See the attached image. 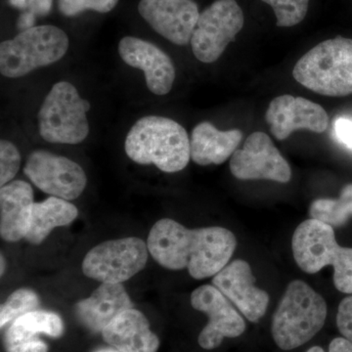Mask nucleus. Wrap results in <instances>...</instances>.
<instances>
[{
	"mask_svg": "<svg viewBox=\"0 0 352 352\" xmlns=\"http://www.w3.org/2000/svg\"><path fill=\"white\" fill-rule=\"evenodd\" d=\"M311 219L332 227L344 226L352 215V184L346 185L339 199H318L309 208Z\"/></svg>",
	"mask_w": 352,
	"mask_h": 352,
	"instance_id": "5701e85b",
	"label": "nucleus"
},
{
	"mask_svg": "<svg viewBox=\"0 0 352 352\" xmlns=\"http://www.w3.org/2000/svg\"><path fill=\"white\" fill-rule=\"evenodd\" d=\"M256 278L247 261L237 259L227 264L214 275L212 285L231 300L251 322H258L265 314L270 296L254 286Z\"/></svg>",
	"mask_w": 352,
	"mask_h": 352,
	"instance_id": "2eb2a0df",
	"label": "nucleus"
},
{
	"mask_svg": "<svg viewBox=\"0 0 352 352\" xmlns=\"http://www.w3.org/2000/svg\"><path fill=\"white\" fill-rule=\"evenodd\" d=\"M272 7L276 16L277 25L294 27L305 19L310 0H261Z\"/></svg>",
	"mask_w": 352,
	"mask_h": 352,
	"instance_id": "393cba45",
	"label": "nucleus"
},
{
	"mask_svg": "<svg viewBox=\"0 0 352 352\" xmlns=\"http://www.w3.org/2000/svg\"><path fill=\"white\" fill-rule=\"evenodd\" d=\"M127 157L139 164H154L164 173L186 168L191 157L190 139L184 127L159 116L138 120L127 133Z\"/></svg>",
	"mask_w": 352,
	"mask_h": 352,
	"instance_id": "f03ea898",
	"label": "nucleus"
},
{
	"mask_svg": "<svg viewBox=\"0 0 352 352\" xmlns=\"http://www.w3.org/2000/svg\"><path fill=\"white\" fill-rule=\"evenodd\" d=\"M119 53L124 63L144 73L146 85L152 94L162 96L170 91L175 67L170 57L155 44L126 36L120 41Z\"/></svg>",
	"mask_w": 352,
	"mask_h": 352,
	"instance_id": "dca6fc26",
	"label": "nucleus"
},
{
	"mask_svg": "<svg viewBox=\"0 0 352 352\" xmlns=\"http://www.w3.org/2000/svg\"><path fill=\"white\" fill-rule=\"evenodd\" d=\"M293 76L315 94H352V38L339 36L317 44L296 62Z\"/></svg>",
	"mask_w": 352,
	"mask_h": 352,
	"instance_id": "20e7f679",
	"label": "nucleus"
},
{
	"mask_svg": "<svg viewBox=\"0 0 352 352\" xmlns=\"http://www.w3.org/2000/svg\"><path fill=\"white\" fill-rule=\"evenodd\" d=\"M90 108L89 102L80 98L75 85L55 83L38 113L39 134L50 143H82L89 133L87 113Z\"/></svg>",
	"mask_w": 352,
	"mask_h": 352,
	"instance_id": "0eeeda50",
	"label": "nucleus"
},
{
	"mask_svg": "<svg viewBox=\"0 0 352 352\" xmlns=\"http://www.w3.org/2000/svg\"><path fill=\"white\" fill-rule=\"evenodd\" d=\"M242 138L239 129L222 131L210 122H201L190 139L192 160L200 166L223 164L235 153Z\"/></svg>",
	"mask_w": 352,
	"mask_h": 352,
	"instance_id": "412c9836",
	"label": "nucleus"
},
{
	"mask_svg": "<svg viewBox=\"0 0 352 352\" xmlns=\"http://www.w3.org/2000/svg\"><path fill=\"white\" fill-rule=\"evenodd\" d=\"M78 215V208L75 205L57 197L51 196L46 200L34 203L25 239L32 245L41 244L53 229L69 226Z\"/></svg>",
	"mask_w": 352,
	"mask_h": 352,
	"instance_id": "4be33fe9",
	"label": "nucleus"
},
{
	"mask_svg": "<svg viewBox=\"0 0 352 352\" xmlns=\"http://www.w3.org/2000/svg\"><path fill=\"white\" fill-rule=\"evenodd\" d=\"M265 120L278 140H285L298 129L322 133L329 124L328 113L322 106L289 94L278 96L270 102Z\"/></svg>",
	"mask_w": 352,
	"mask_h": 352,
	"instance_id": "4468645a",
	"label": "nucleus"
},
{
	"mask_svg": "<svg viewBox=\"0 0 352 352\" xmlns=\"http://www.w3.org/2000/svg\"><path fill=\"white\" fill-rule=\"evenodd\" d=\"M9 3L21 12L32 13L38 18L50 13L53 0H9Z\"/></svg>",
	"mask_w": 352,
	"mask_h": 352,
	"instance_id": "cd10ccee",
	"label": "nucleus"
},
{
	"mask_svg": "<svg viewBox=\"0 0 352 352\" xmlns=\"http://www.w3.org/2000/svg\"><path fill=\"white\" fill-rule=\"evenodd\" d=\"M230 170L241 180L287 183L292 177L288 162L278 151L270 136L261 131L252 133L242 149L236 150L230 161Z\"/></svg>",
	"mask_w": 352,
	"mask_h": 352,
	"instance_id": "9b49d317",
	"label": "nucleus"
},
{
	"mask_svg": "<svg viewBox=\"0 0 352 352\" xmlns=\"http://www.w3.org/2000/svg\"><path fill=\"white\" fill-rule=\"evenodd\" d=\"M148 250L160 265L187 268L197 280L214 276L232 258L237 240L223 227L188 229L170 219L159 220L150 230Z\"/></svg>",
	"mask_w": 352,
	"mask_h": 352,
	"instance_id": "f257e3e1",
	"label": "nucleus"
},
{
	"mask_svg": "<svg viewBox=\"0 0 352 352\" xmlns=\"http://www.w3.org/2000/svg\"><path fill=\"white\" fill-rule=\"evenodd\" d=\"M0 261H1V276L2 275H3V273H4V270H6V261H4V258H3V256H2L1 254V259H0Z\"/></svg>",
	"mask_w": 352,
	"mask_h": 352,
	"instance_id": "72a5a7b5",
	"label": "nucleus"
},
{
	"mask_svg": "<svg viewBox=\"0 0 352 352\" xmlns=\"http://www.w3.org/2000/svg\"><path fill=\"white\" fill-rule=\"evenodd\" d=\"M244 23V13L236 0H217L199 16L191 38L193 54L203 63H214Z\"/></svg>",
	"mask_w": 352,
	"mask_h": 352,
	"instance_id": "1a4fd4ad",
	"label": "nucleus"
},
{
	"mask_svg": "<svg viewBox=\"0 0 352 352\" xmlns=\"http://www.w3.org/2000/svg\"><path fill=\"white\" fill-rule=\"evenodd\" d=\"M292 249L300 270L314 274L332 265L336 288L352 294V249L338 244L332 226L320 220H305L296 227Z\"/></svg>",
	"mask_w": 352,
	"mask_h": 352,
	"instance_id": "39448f33",
	"label": "nucleus"
},
{
	"mask_svg": "<svg viewBox=\"0 0 352 352\" xmlns=\"http://www.w3.org/2000/svg\"><path fill=\"white\" fill-rule=\"evenodd\" d=\"M21 166L18 148L8 140L0 141V185L12 182Z\"/></svg>",
	"mask_w": 352,
	"mask_h": 352,
	"instance_id": "bb28decb",
	"label": "nucleus"
},
{
	"mask_svg": "<svg viewBox=\"0 0 352 352\" xmlns=\"http://www.w3.org/2000/svg\"><path fill=\"white\" fill-rule=\"evenodd\" d=\"M131 308L133 302L122 284L102 283L89 298L76 303L75 314L88 330L102 333L116 317Z\"/></svg>",
	"mask_w": 352,
	"mask_h": 352,
	"instance_id": "a211bd4d",
	"label": "nucleus"
},
{
	"mask_svg": "<svg viewBox=\"0 0 352 352\" xmlns=\"http://www.w3.org/2000/svg\"><path fill=\"white\" fill-rule=\"evenodd\" d=\"M333 131L338 140L352 150V120L346 118H339L335 120Z\"/></svg>",
	"mask_w": 352,
	"mask_h": 352,
	"instance_id": "c756f323",
	"label": "nucleus"
},
{
	"mask_svg": "<svg viewBox=\"0 0 352 352\" xmlns=\"http://www.w3.org/2000/svg\"><path fill=\"white\" fill-rule=\"evenodd\" d=\"M36 17L32 13L23 12L20 14L19 18H18L17 27L21 32H24L25 30L32 29V28L36 27L34 23H36Z\"/></svg>",
	"mask_w": 352,
	"mask_h": 352,
	"instance_id": "2f4dec72",
	"label": "nucleus"
},
{
	"mask_svg": "<svg viewBox=\"0 0 352 352\" xmlns=\"http://www.w3.org/2000/svg\"><path fill=\"white\" fill-rule=\"evenodd\" d=\"M326 317L324 298L305 282L296 280L288 285L273 315V339L283 351L296 349L323 328Z\"/></svg>",
	"mask_w": 352,
	"mask_h": 352,
	"instance_id": "7ed1b4c3",
	"label": "nucleus"
},
{
	"mask_svg": "<svg viewBox=\"0 0 352 352\" xmlns=\"http://www.w3.org/2000/svg\"><path fill=\"white\" fill-rule=\"evenodd\" d=\"M69 50L66 32L55 25H38L0 44V73L17 78L56 63Z\"/></svg>",
	"mask_w": 352,
	"mask_h": 352,
	"instance_id": "423d86ee",
	"label": "nucleus"
},
{
	"mask_svg": "<svg viewBox=\"0 0 352 352\" xmlns=\"http://www.w3.org/2000/svg\"><path fill=\"white\" fill-rule=\"evenodd\" d=\"M34 190L23 180H14L0 189V235L6 242H18L27 235L34 206Z\"/></svg>",
	"mask_w": 352,
	"mask_h": 352,
	"instance_id": "6ab92c4d",
	"label": "nucleus"
},
{
	"mask_svg": "<svg viewBox=\"0 0 352 352\" xmlns=\"http://www.w3.org/2000/svg\"><path fill=\"white\" fill-rule=\"evenodd\" d=\"M39 305V298L31 289L13 292L0 309V327L4 328L20 316L34 311Z\"/></svg>",
	"mask_w": 352,
	"mask_h": 352,
	"instance_id": "b1692460",
	"label": "nucleus"
},
{
	"mask_svg": "<svg viewBox=\"0 0 352 352\" xmlns=\"http://www.w3.org/2000/svg\"><path fill=\"white\" fill-rule=\"evenodd\" d=\"M191 305L208 317V323L198 339L204 349L212 351L219 347L226 338L240 337L245 332L244 319L214 285L197 288L191 295Z\"/></svg>",
	"mask_w": 352,
	"mask_h": 352,
	"instance_id": "f8f14e48",
	"label": "nucleus"
},
{
	"mask_svg": "<svg viewBox=\"0 0 352 352\" xmlns=\"http://www.w3.org/2000/svg\"><path fill=\"white\" fill-rule=\"evenodd\" d=\"M138 12L155 32L176 45L191 43L200 16L193 0H141Z\"/></svg>",
	"mask_w": 352,
	"mask_h": 352,
	"instance_id": "ddd939ff",
	"label": "nucleus"
},
{
	"mask_svg": "<svg viewBox=\"0 0 352 352\" xmlns=\"http://www.w3.org/2000/svg\"><path fill=\"white\" fill-rule=\"evenodd\" d=\"M64 330L59 315L34 310L10 323L4 333V349L6 352H48L47 344L38 336L60 338Z\"/></svg>",
	"mask_w": 352,
	"mask_h": 352,
	"instance_id": "f3484780",
	"label": "nucleus"
},
{
	"mask_svg": "<svg viewBox=\"0 0 352 352\" xmlns=\"http://www.w3.org/2000/svg\"><path fill=\"white\" fill-rule=\"evenodd\" d=\"M119 0H58V9L66 17H74L87 10L108 13Z\"/></svg>",
	"mask_w": 352,
	"mask_h": 352,
	"instance_id": "a878e982",
	"label": "nucleus"
},
{
	"mask_svg": "<svg viewBox=\"0 0 352 352\" xmlns=\"http://www.w3.org/2000/svg\"><path fill=\"white\" fill-rule=\"evenodd\" d=\"M91 352H122L116 349H99Z\"/></svg>",
	"mask_w": 352,
	"mask_h": 352,
	"instance_id": "473e14b6",
	"label": "nucleus"
},
{
	"mask_svg": "<svg viewBox=\"0 0 352 352\" xmlns=\"http://www.w3.org/2000/svg\"><path fill=\"white\" fill-rule=\"evenodd\" d=\"M24 173L44 193L67 201L78 198L87 187V175L80 164L43 150L28 157Z\"/></svg>",
	"mask_w": 352,
	"mask_h": 352,
	"instance_id": "9d476101",
	"label": "nucleus"
},
{
	"mask_svg": "<svg viewBox=\"0 0 352 352\" xmlns=\"http://www.w3.org/2000/svg\"><path fill=\"white\" fill-rule=\"evenodd\" d=\"M337 325L340 333L352 342V296L344 298L340 303Z\"/></svg>",
	"mask_w": 352,
	"mask_h": 352,
	"instance_id": "c85d7f7f",
	"label": "nucleus"
},
{
	"mask_svg": "<svg viewBox=\"0 0 352 352\" xmlns=\"http://www.w3.org/2000/svg\"><path fill=\"white\" fill-rule=\"evenodd\" d=\"M307 352H326L320 346H314ZM328 352H352V342L346 338H336L331 342Z\"/></svg>",
	"mask_w": 352,
	"mask_h": 352,
	"instance_id": "7c9ffc66",
	"label": "nucleus"
},
{
	"mask_svg": "<svg viewBox=\"0 0 352 352\" xmlns=\"http://www.w3.org/2000/svg\"><path fill=\"white\" fill-rule=\"evenodd\" d=\"M148 254L147 243L140 238L106 241L87 252L82 271L101 283L122 284L144 270Z\"/></svg>",
	"mask_w": 352,
	"mask_h": 352,
	"instance_id": "6e6552de",
	"label": "nucleus"
},
{
	"mask_svg": "<svg viewBox=\"0 0 352 352\" xmlns=\"http://www.w3.org/2000/svg\"><path fill=\"white\" fill-rule=\"evenodd\" d=\"M102 337L108 344L122 352H157L159 338L150 329L145 315L131 308L113 319L102 331Z\"/></svg>",
	"mask_w": 352,
	"mask_h": 352,
	"instance_id": "aec40b11",
	"label": "nucleus"
}]
</instances>
